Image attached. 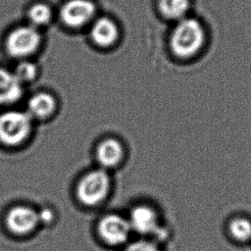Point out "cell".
<instances>
[{
	"label": "cell",
	"instance_id": "12",
	"mask_svg": "<svg viewBox=\"0 0 251 251\" xmlns=\"http://www.w3.org/2000/svg\"><path fill=\"white\" fill-rule=\"evenodd\" d=\"M125 156L122 142L116 138L102 140L96 149V158L103 169H110L121 164Z\"/></svg>",
	"mask_w": 251,
	"mask_h": 251
},
{
	"label": "cell",
	"instance_id": "16",
	"mask_svg": "<svg viewBox=\"0 0 251 251\" xmlns=\"http://www.w3.org/2000/svg\"><path fill=\"white\" fill-rule=\"evenodd\" d=\"M17 78L23 83H28L33 81L38 75V67L28 59L20 60L19 64L13 71Z\"/></svg>",
	"mask_w": 251,
	"mask_h": 251
},
{
	"label": "cell",
	"instance_id": "18",
	"mask_svg": "<svg viewBox=\"0 0 251 251\" xmlns=\"http://www.w3.org/2000/svg\"><path fill=\"white\" fill-rule=\"evenodd\" d=\"M38 214V219L39 223H44V224H49L53 221L54 219V213L51 209L49 208H43L42 210L37 212Z\"/></svg>",
	"mask_w": 251,
	"mask_h": 251
},
{
	"label": "cell",
	"instance_id": "14",
	"mask_svg": "<svg viewBox=\"0 0 251 251\" xmlns=\"http://www.w3.org/2000/svg\"><path fill=\"white\" fill-rule=\"evenodd\" d=\"M56 109V100L48 92H38L33 94L27 101L26 112L32 119L39 120L50 117Z\"/></svg>",
	"mask_w": 251,
	"mask_h": 251
},
{
	"label": "cell",
	"instance_id": "3",
	"mask_svg": "<svg viewBox=\"0 0 251 251\" xmlns=\"http://www.w3.org/2000/svg\"><path fill=\"white\" fill-rule=\"evenodd\" d=\"M33 119L26 111L9 110L0 115V142L7 146L24 143L31 133Z\"/></svg>",
	"mask_w": 251,
	"mask_h": 251
},
{
	"label": "cell",
	"instance_id": "7",
	"mask_svg": "<svg viewBox=\"0 0 251 251\" xmlns=\"http://www.w3.org/2000/svg\"><path fill=\"white\" fill-rule=\"evenodd\" d=\"M98 231L102 239L111 245L126 243L132 232L128 220L119 215H108L102 218Z\"/></svg>",
	"mask_w": 251,
	"mask_h": 251
},
{
	"label": "cell",
	"instance_id": "6",
	"mask_svg": "<svg viewBox=\"0 0 251 251\" xmlns=\"http://www.w3.org/2000/svg\"><path fill=\"white\" fill-rule=\"evenodd\" d=\"M60 14L67 26L79 28L94 21L96 7L90 0H69L62 6Z\"/></svg>",
	"mask_w": 251,
	"mask_h": 251
},
{
	"label": "cell",
	"instance_id": "13",
	"mask_svg": "<svg viewBox=\"0 0 251 251\" xmlns=\"http://www.w3.org/2000/svg\"><path fill=\"white\" fill-rule=\"evenodd\" d=\"M23 85L14 72L0 67V105H12L18 102L24 94Z\"/></svg>",
	"mask_w": 251,
	"mask_h": 251
},
{
	"label": "cell",
	"instance_id": "10",
	"mask_svg": "<svg viewBox=\"0 0 251 251\" xmlns=\"http://www.w3.org/2000/svg\"><path fill=\"white\" fill-rule=\"evenodd\" d=\"M156 11L170 25L193 14V0H156Z\"/></svg>",
	"mask_w": 251,
	"mask_h": 251
},
{
	"label": "cell",
	"instance_id": "2",
	"mask_svg": "<svg viewBox=\"0 0 251 251\" xmlns=\"http://www.w3.org/2000/svg\"><path fill=\"white\" fill-rule=\"evenodd\" d=\"M132 232L164 244L171 238V226L162 210L152 203H139L132 207L128 215Z\"/></svg>",
	"mask_w": 251,
	"mask_h": 251
},
{
	"label": "cell",
	"instance_id": "11",
	"mask_svg": "<svg viewBox=\"0 0 251 251\" xmlns=\"http://www.w3.org/2000/svg\"><path fill=\"white\" fill-rule=\"evenodd\" d=\"M120 36L117 24L110 18L101 17L92 22L90 27V38L100 47L112 46Z\"/></svg>",
	"mask_w": 251,
	"mask_h": 251
},
{
	"label": "cell",
	"instance_id": "15",
	"mask_svg": "<svg viewBox=\"0 0 251 251\" xmlns=\"http://www.w3.org/2000/svg\"><path fill=\"white\" fill-rule=\"evenodd\" d=\"M27 18L29 25H33L36 28L43 27L47 25L52 19V11L50 7L44 3H36L32 5L28 12Z\"/></svg>",
	"mask_w": 251,
	"mask_h": 251
},
{
	"label": "cell",
	"instance_id": "17",
	"mask_svg": "<svg viewBox=\"0 0 251 251\" xmlns=\"http://www.w3.org/2000/svg\"><path fill=\"white\" fill-rule=\"evenodd\" d=\"M163 245L158 241L141 237L129 242L124 251H165Z\"/></svg>",
	"mask_w": 251,
	"mask_h": 251
},
{
	"label": "cell",
	"instance_id": "9",
	"mask_svg": "<svg viewBox=\"0 0 251 251\" xmlns=\"http://www.w3.org/2000/svg\"><path fill=\"white\" fill-rule=\"evenodd\" d=\"M39 224L37 211L26 206H16L10 209L6 216L8 228L17 234L32 231Z\"/></svg>",
	"mask_w": 251,
	"mask_h": 251
},
{
	"label": "cell",
	"instance_id": "5",
	"mask_svg": "<svg viewBox=\"0 0 251 251\" xmlns=\"http://www.w3.org/2000/svg\"><path fill=\"white\" fill-rule=\"evenodd\" d=\"M110 189V176L103 169L85 174L77 183L76 196L86 206H95L102 202Z\"/></svg>",
	"mask_w": 251,
	"mask_h": 251
},
{
	"label": "cell",
	"instance_id": "1",
	"mask_svg": "<svg viewBox=\"0 0 251 251\" xmlns=\"http://www.w3.org/2000/svg\"><path fill=\"white\" fill-rule=\"evenodd\" d=\"M209 41L207 24L198 16L191 14L171 25L167 35V49L174 61L189 64L204 54Z\"/></svg>",
	"mask_w": 251,
	"mask_h": 251
},
{
	"label": "cell",
	"instance_id": "8",
	"mask_svg": "<svg viewBox=\"0 0 251 251\" xmlns=\"http://www.w3.org/2000/svg\"><path fill=\"white\" fill-rule=\"evenodd\" d=\"M224 232L234 245H251V216L240 212L230 215L225 222Z\"/></svg>",
	"mask_w": 251,
	"mask_h": 251
},
{
	"label": "cell",
	"instance_id": "4",
	"mask_svg": "<svg viewBox=\"0 0 251 251\" xmlns=\"http://www.w3.org/2000/svg\"><path fill=\"white\" fill-rule=\"evenodd\" d=\"M41 44L39 29L31 25L17 26L6 37L5 47L7 53L16 59H28Z\"/></svg>",
	"mask_w": 251,
	"mask_h": 251
}]
</instances>
